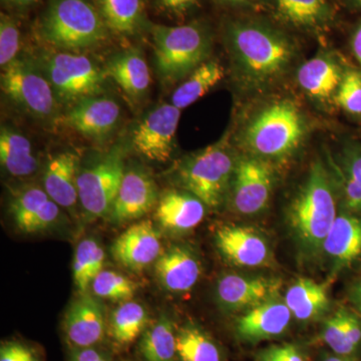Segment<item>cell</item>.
I'll return each mask as SVG.
<instances>
[{
    "mask_svg": "<svg viewBox=\"0 0 361 361\" xmlns=\"http://www.w3.org/2000/svg\"><path fill=\"white\" fill-rule=\"evenodd\" d=\"M114 258L123 267L141 271L161 254V237L149 221L130 226L111 246Z\"/></svg>",
    "mask_w": 361,
    "mask_h": 361,
    "instance_id": "15",
    "label": "cell"
},
{
    "mask_svg": "<svg viewBox=\"0 0 361 361\" xmlns=\"http://www.w3.org/2000/svg\"><path fill=\"white\" fill-rule=\"evenodd\" d=\"M157 278L163 288L180 293L191 290L201 275V264L189 247L173 246L156 261Z\"/></svg>",
    "mask_w": 361,
    "mask_h": 361,
    "instance_id": "20",
    "label": "cell"
},
{
    "mask_svg": "<svg viewBox=\"0 0 361 361\" xmlns=\"http://www.w3.org/2000/svg\"><path fill=\"white\" fill-rule=\"evenodd\" d=\"M139 349L144 361H177V331L167 314L160 315L147 327Z\"/></svg>",
    "mask_w": 361,
    "mask_h": 361,
    "instance_id": "28",
    "label": "cell"
},
{
    "mask_svg": "<svg viewBox=\"0 0 361 361\" xmlns=\"http://www.w3.org/2000/svg\"><path fill=\"white\" fill-rule=\"evenodd\" d=\"M0 361H40L32 348L20 342L8 341L1 344Z\"/></svg>",
    "mask_w": 361,
    "mask_h": 361,
    "instance_id": "41",
    "label": "cell"
},
{
    "mask_svg": "<svg viewBox=\"0 0 361 361\" xmlns=\"http://www.w3.org/2000/svg\"><path fill=\"white\" fill-rule=\"evenodd\" d=\"M274 174L267 161L246 157L237 161L232 180V203L243 215L262 212L269 203Z\"/></svg>",
    "mask_w": 361,
    "mask_h": 361,
    "instance_id": "10",
    "label": "cell"
},
{
    "mask_svg": "<svg viewBox=\"0 0 361 361\" xmlns=\"http://www.w3.org/2000/svg\"><path fill=\"white\" fill-rule=\"evenodd\" d=\"M158 190L153 178L139 169L127 171L109 217L115 223L139 219L155 208Z\"/></svg>",
    "mask_w": 361,
    "mask_h": 361,
    "instance_id": "14",
    "label": "cell"
},
{
    "mask_svg": "<svg viewBox=\"0 0 361 361\" xmlns=\"http://www.w3.org/2000/svg\"><path fill=\"white\" fill-rule=\"evenodd\" d=\"M236 164L229 145L221 140L183 161L178 180L186 191L216 209L227 197Z\"/></svg>",
    "mask_w": 361,
    "mask_h": 361,
    "instance_id": "5",
    "label": "cell"
},
{
    "mask_svg": "<svg viewBox=\"0 0 361 361\" xmlns=\"http://www.w3.org/2000/svg\"><path fill=\"white\" fill-rule=\"evenodd\" d=\"M336 101L350 115L361 116V71L344 73L336 92Z\"/></svg>",
    "mask_w": 361,
    "mask_h": 361,
    "instance_id": "38",
    "label": "cell"
},
{
    "mask_svg": "<svg viewBox=\"0 0 361 361\" xmlns=\"http://www.w3.org/2000/svg\"><path fill=\"white\" fill-rule=\"evenodd\" d=\"M291 312L285 301L275 298L240 315L235 332L240 341L258 343L282 336L291 322Z\"/></svg>",
    "mask_w": 361,
    "mask_h": 361,
    "instance_id": "17",
    "label": "cell"
},
{
    "mask_svg": "<svg viewBox=\"0 0 361 361\" xmlns=\"http://www.w3.org/2000/svg\"><path fill=\"white\" fill-rule=\"evenodd\" d=\"M180 110L161 104L142 118L133 134V146L149 161L165 163L172 155Z\"/></svg>",
    "mask_w": 361,
    "mask_h": 361,
    "instance_id": "12",
    "label": "cell"
},
{
    "mask_svg": "<svg viewBox=\"0 0 361 361\" xmlns=\"http://www.w3.org/2000/svg\"><path fill=\"white\" fill-rule=\"evenodd\" d=\"M120 115V106L113 99L90 97L77 102L66 122L84 137L101 141L115 129Z\"/></svg>",
    "mask_w": 361,
    "mask_h": 361,
    "instance_id": "18",
    "label": "cell"
},
{
    "mask_svg": "<svg viewBox=\"0 0 361 361\" xmlns=\"http://www.w3.org/2000/svg\"><path fill=\"white\" fill-rule=\"evenodd\" d=\"M343 191L346 211L361 217V148L348 147L341 165L331 164Z\"/></svg>",
    "mask_w": 361,
    "mask_h": 361,
    "instance_id": "32",
    "label": "cell"
},
{
    "mask_svg": "<svg viewBox=\"0 0 361 361\" xmlns=\"http://www.w3.org/2000/svg\"><path fill=\"white\" fill-rule=\"evenodd\" d=\"M1 87L14 103L35 118H52L58 111L51 82L27 61L16 59L2 70Z\"/></svg>",
    "mask_w": 361,
    "mask_h": 361,
    "instance_id": "9",
    "label": "cell"
},
{
    "mask_svg": "<svg viewBox=\"0 0 361 361\" xmlns=\"http://www.w3.org/2000/svg\"><path fill=\"white\" fill-rule=\"evenodd\" d=\"M330 176L322 161H315L287 211L289 230L301 254L307 258L322 253L323 244L337 217Z\"/></svg>",
    "mask_w": 361,
    "mask_h": 361,
    "instance_id": "2",
    "label": "cell"
},
{
    "mask_svg": "<svg viewBox=\"0 0 361 361\" xmlns=\"http://www.w3.org/2000/svg\"><path fill=\"white\" fill-rule=\"evenodd\" d=\"M80 157L63 152L51 159L45 169L44 190L51 200L63 208L71 209L78 200V177Z\"/></svg>",
    "mask_w": 361,
    "mask_h": 361,
    "instance_id": "23",
    "label": "cell"
},
{
    "mask_svg": "<svg viewBox=\"0 0 361 361\" xmlns=\"http://www.w3.org/2000/svg\"><path fill=\"white\" fill-rule=\"evenodd\" d=\"M351 49H353V56L357 61L361 70V18L358 21L357 25L355 26L353 37H351Z\"/></svg>",
    "mask_w": 361,
    "mask_h": 361,
    "instance_id": "44",
    "label": "cell"
},
{
    "mask_svg": "<svg viewBox=\"0 0 361 361\" xmlns=\"http://www.w3.org/2000/svg\"><path fill=\"white\" fill-rule=\"evenodd\" d=\"M222 1L228 2V4H245L248 0H222Z\"/></svg>",
    "mask_w": 361,
    "mask_h": 361,
    "instance_id": "48",
    "label": "cell"
},
{
    "mask_svg": "<svg viewBox=\"0 0 361 361\" xmlns=\"http://www.w3.org/2000/svg\"><path fill=\"white\" fill-rule=\"evenodd\" d=\"M149 326V314L142 304L123 302L111 314V336L118 345H128L142 336Z\"/></svg>",
    "mask_w": 361,
    "mask_h": 361,
    "instance_id": "34",
    "label": "cell"
},
{
    "mask_svg": "<svg viewBox=\"0 0 361 361\" xmlns=\"http://www.w3.org/2000/svg\"><path fill=\"white\" fill-rule=\"evenodd\" d=\"M99 11L111 30L118 35H134L144 20L142 0H99Z\"/></svg>",
    "mask_w": 361,
    "mask_h": 361,
    "instance_id": "33",
    "label": "cell"
},
{
    "mask_svg": "<svg viewBox=\"0 0 361 361\" xmlns=\"http://www.w3.org/2000/svg\"><path fill=\"white\" fill-rule=\"evenodd\" d=\"M305 125L300 111L289 101H280L263 109L249 123L244 144L254 157L280 160L300 146Z\"/></svg>",
    "mask_w": 361,
    "mask_h": 361,
    "instance_id": "4",
    "label": "cell"
},
{
    "mask_svg": "<svg viewBox=\"0 0 361 361\" xmlns=\"http://www.w3.org/2000/svg\"><path fill=\"white\" fill-rule=\"evenodd\" d=\"M152 35L157 68L166 82L190 75L210 52V39L199 25H154Z\"/></svg>",
    "mask_w": 361,
    "mask_h": 361,
    "instance_id": "6",
    "label": "cell"
},
{
    "mask_svg": "<svg viewBox=\"0 0 361 361\" xmlns=\"http://www.w3.org/2000/svg\"><path fill=\"white\" fill-rule=\"evenodd\" d=\"M20 30L16 21L1 13L0 18V66L6 68L16 61L20 51Z\"/></svg>",
    "mask_w": 361,
    "mask_h": 361,
    "instance_id": "39",
    "label": "cell"
},
{
    "mask_svg": "<svg viewBox=\"0 0 361 361\" xmlns=\"http://www.w3.org/2000/svg\"><path fill=\"white\" fill-rule=\"evenodd\" d=\"M177 353L180 361H222L218 344L193 323L177 330Z\"/></svg>",
    "mask_w": 361,
    "mask_h": 361,
    "instance_id": "31",
    "label": "cell"
},
{
    "mask_svg": "<svg viewBox=\"0 0 361 361\" xmlns=\"http://www.w3.org/2000/svg\"><path fill=\"white\" fill-rule=\"evenodd\" d=\"M126 174L123 152L111 149L78 177V200L90 220L110 216Z\"/></svg>",
    "mask_w": 361,
    "mask_h": 361,
    "instance_id": "7",
    "label": "cell"
},
{
    "mask_svg": "<svg viewBox=\"0 0 361 361\" xmlns=\"http://www.w3.org/2000/svg\"><path fill=\"white\" fill-rule=\"evenodd\" d=\"M344 311L345 308H339L325 320L322 338L336 355L353 357L357 353L348 338L344 322Z\"/></svg>",
    "mask_w": 361,
    "mask_h": 361,
    "instance_id": "37",
    "label": "cell"
},
{
    "mask_svg": "<svg viewBox=\"0 0 361 361\" xmlns=\"http://www.w3.org/2000/svg\"><path fill=\"white\" fill-rule=\"evenodd\" d=\"M322 361H355L353 357H348V356H342L336 355H324Z\"/></svg>",
    "mask_w": 361,
    "mask_h": 361,
    "instance_id": "45",
    "label": "cell"
},
{
    "mask_svg": "<svg viewBox=\"0 0 361 361\" xmlns=\"http://www.w3.org/2000/svg\"><path fill=\"white\" fill-rule=\"evenodd\" d=\"M274 4L282 20L302 30H322L334 16L326 0H274Z\"/></svg>",
    "mask_w": 361,
    "mask_h": 361,
    "instance_id": "27",
    "label": "cell"
},
{
    "mask_svg": "<svg viewBox=\"0 0 361 361\" xmlns=\"http://www.w3.org/2000/svg\"><path fill=\"white\" fill-rule=\"evenodd\" d=\"M224 78V68L215 61H205L195 68L187 80L175 90L172 104L182 111L205 96Z\"/></svg>",
    "mask_w": 361,
    "mask_h": 361,
    "instance_id": "30",
    "label": "cell"
},
{
    "mask_svg": "<svg viewBox=\"0 0 361 361\" xmlns=\"http://www.w3.org/2000/svg\"><path fill=\"white\" fill-rule=\"evenodd\" d=\"M103 16L90 0H52L39 25L40 37L63 51L90 49L108 37Z\"/></svg>",
    "mask_w": 361,
    "mask_h": 361,
    "instance_id": "3",
    "label": "cell"
},
{
    "mask_svg": "<svg viewBox=\"0 0 361 361\" xmlns=\"http://www.w3.org/2000/svg\"><path fill=\"white\" fill-rule=\"evenodd\" d=\"M281 287L278 278L226 274L216 285V301L224 312L244 313L278 298Z\"/></svg>",
    "mask_w": 361,
    "mask_h": 361,
    "instance_id": "11",
    "label": "cell"
},
{
    "mask_svg": "<svg viewBox=\"0 0 361 361\" xmlns=\"http://www.w3.org/2000/svg\"><path fill=\"white\" fill-rule=\"evenodd\" d=\"M94 295L118 302H128L135 296L137 284L111 270H103L92 284Z\"/></svg>",
    "mask_w": 361,
    "mask_h": 361,
    "instance_id": "36",
    "label": "cell"
},
{
    "mask_svg": "<svg viewBox=\"0 0 361 361\" xmlns=\"http://www.w3.org/2000/svg\"><path fill=\"white\" fill-rule=\"evenodd\" d=\"M106 329L103 306L94 297L82 294L66 311L63 331L73 348H94L103 341Z\"/></svg>",
    "mask_w": 361,
    "mask_h": 361,
    "instance_id": "16",
    "label": "cell"
},
{
    "mask_svg": "<svg viewBox=\"0 0 361 361\" xmlns=\"http://www.w3.org/2000/svg\"><path fill=\"white\" fill-rule=\"evenodd\" d=\"M104 73L130 99H141L151 85V73L146 59L141 51L135 49L123 51L111 59L106 63Z\"/></svg>",
    "mask_w": 361,
    "mask_h": 361,
    "instance_id": "25",
    "label": "cell"
},
{
    "mask_svg": "<svg viewBox=\"0 0 361 361\" xmlns=\"http://www.w3.org/2000/svg\"><path fill=\"white\" fill-rule=\"evenodd\" d=\"M70 361H111L106 353L96 348H75Z\"/></svg>",
    "mask_w": 361,
    "mask_h": 361,
    "instance_id": "42",
    "label": "cell"
},
{
    "mask_svg": "<svg viewBox=\"0 0 361 361\" xmlns=\"http://www.w3.org/2000/svg\"><path fill=\"white\" fill-rule=\"evenodd\" d=\"M334 269L341 271L355 264L361 258V217L343 211L336 221L323 244Z\"/></svg>",
    "mask_w": 361,
    "mask_h": 361,
    "instance_id": "21",
    "label": "cell"
},
{
    "mask_svg": "<svg viewBox=\"0 0 361 361\" xmlns=\"http://www.w3.org/2000/svg\"><path fill=\"white\" fill-rule=\"evenodd\" d=\"M59 207L49 198L45 190L27 188L11 201V217L21 232L27 234L42 232L58 222Z\"/></svg>",
    "mask_w": 361,
    "mask_h": 361,
    "instance_id": "19",
    "label": "cell"
},
{
    "mask_svg": "<svg viewBox=\"0 0 361 361\" xmlns=\"http://www.w3.org/2000/svg\"><path fill=\"white\" fill-rule=\"evenodd\" d=\"M42 66L56 96L68 101L78 102L96 96L106 78L104 71L87 56L70 51L44 54Z\"/></svg>",
    "mask_w": 361,
    "mask_h": 361,
    "instance_id": "8",
    "label": "cell"
},
{
    "mask_svg": "<svg viewBox=\"0 0 361 361\" xmlns=\"http://www.w3.org/2000/svg\"><path fill=\"white\" fill-rule=\"evenodd\" d=\"M216 246L223 257L235 266L261 267L270 261V246L258 230L248 226H221L215 234Z\"/></svg>",
    "mask_w": 361,
    "mask_h": 361,
    "instance_id": "13",
    "label": "cell"
},
{
    "mask_svg": "<svg viewBox=\"0 0 361 361\" xmlns=\"http://www.w3.org/2000/svg\"><path fill=\"white\" fill-rule=\"evenodd\" d=\"M349 4L356 8H361V0H349Z\"/></svg>",
    "mask_w": 361,
    "mask_h": 361,
    "instance_id": "47",
    "label": "cell"
},
{
    "mask_svg": "<svg viewBox=\"0 0 361 361\" xmlns=\"http://www.w3.org/2000/svg\"><path fill=\"white\" fill-rule=\"evenodd\" d=\"M6 1L18 4V6H27V4H32V2L37 1V0H6Z\"/></svg>",
    "mask_w": 361,
    "mask_h": 361,
    "instance_id": "46",
    "label": "cell"
},
{
    "mask_svg": "<svg viewBox=\"0 0 361 361\" xmlns=\"http://www.w3.org/2000/svg\"><path fill=\"white\" fill-rule=\"evenodd\" d=\"M0 161L2 167L16 177L32 175L39 167L30 140L20 133L4 127L0 134Z\"/></svg>",
    "mask_w": 361,
    "mask_h": 361,
    "instance_id": "29",
    "label": "cell"
},
{
    "mask_svg": "<svg viewBox=\"0 0 361 361\" xmlns=\"http://www.w3.org/2000/svg\"><path fill=\"white\" fill-rule=\"evenodd\" d=\"M103 247L94 239L82 240L78 244L73 258V275L75 287L82 294L87 293L97 275L103 271Z\"/></svg>",
    "mask_w": 361,
    "mask_h": 361,
    "instance_id": "35",
    "label": "cell"
},
{
    "mask_svg": "<svg viewBox=\"0 0 361 361\" xmlns=\"http://www.w3.org/2000/svg\"><path fill=\"white\" fill-rule=\"evenodd\" d=\"M242 78L254 87H264L286 73L295 47L285 33L254 20L231 21L226 30Z\"/></svg>",
    "mask_w": 361,
    "mask_h": 361,
    "instance_id": "1",
    "label": "cell"
},
{
    "mask_svg": "<svg viewBox=\"0 0 361 361\" xmlns=\"http://www.w3.org/2000/svg\"><path fill=\"white\" fill-rule=\"evenodd\" d=\"M343 75L336 59L329 56H317L300 66L297 80L308 96L324 102L336 96Z\"/></svg>",
    "mask_w": 361,
    "mask_h": 361,
    "instance_id": "24",
    "label": "cell"
},
{
    "mask_svg": "<svg viewBox=\"0 0 361 361\" xmlns=\"http://www.w3.org/2000/svg\"><path fill=\"white\" fill-rule=\"evenodd\" d=\"M256 361H305L294 344H275L259 351Z\"/></svg>",
    "mask_w": 361,
    "mask_h": 361,
    "instance_id": "40",
    "label": "cell"
},
{
    "mask_svg": "<svg viewBox=\"0 0 361 361\" xmlns=\"http://www.w3.org/2000/svg\"><path fill=\"white\" fill-rule=\"evenodd\" d=\"M161 6L174 13H184L196 6L198 0H159Z\"/></svg>",
    "mask_w": 361,
    "mask_h": 361,
    "instance_id": "43",
    "label": "cell"
},
{
    "mask_svg": "<svg viewBox=\"0 0 361 361\" xmlns=\"http://www.w3.org/2000/svg\"><path fill=\"white\" fill-rule=\"evenodd\" d=\"M206 205L188 191L170 190L161 195L156 217L164 229L173 233L191 231L205 217Z\"/></svg>",
    "mask_w": 361,
    "mask_h": 361,
    "instance_id": "22",
    "label": "cell"
},
{
    "mask_svg": "<svg viewBox=\"0 0 361 361\" xmlns=\"http://www.w3.org/2000/svg\"><path fill=\"white\" fill-rule=\"evenodd\" d=\"M284 301L292 316L301 322L319 319L330 305L326 285L310 278H300L294 282L285 294Z\"/></svg>",
    "mask_w": 361,
    "mask_h": 361,
    "instance_id": "26",
    "label": "cell"
}]
</instances>
